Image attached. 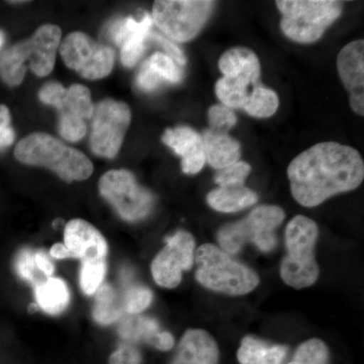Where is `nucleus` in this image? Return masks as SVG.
<instances>
[{
  "mask_svg": "<svg viewBox=\"0 0 364 364\" xmlns=\"http://www.w3.org/2000/svg\"><path fill=\"white\" fill-rule=\"evenodd\" d=\"M95 105L91 102L90 91L85 86L74 85L67 90L65 105L61 114H73L86 121L92 117Z\"/></svg>",
  "mask_w": 364,
  "mask_h": 364,
  "instance_id": "27",
  "label": "nucleus"
},
{
  "mask_svg": "<svg viewBox=\"0 0 364 364\" xmlns=\"http://www.w3.org/2000/svg\"><path fill=\"white\" fill-rule=\"evenodd\" d=\"M119 334L131 341H144L158 350L168 351L173 347L174 338L169 332H161L153 318L136 316L127 318L119 327Z\"/></svg>",
  "mask_w": 364,
  "mask_h": 364,
  "instance_id": "18",
  "label": "nucleus"
},
{
  "mask_svg": "<svg viewBox=\"0 0 364 364\" xmlns=\"http://www.w3.org/2000/svg\"><path fill=\"white\" fill-rule=\"evenodd\" d=\"M287 350L284 345H270L246 336L242 340L237 358L241 364H282Z\"/></svg>",
  "mask_w": 364,
  "mask_h": 364,
  "instance_id": "23",
  "label": "nucleus"
},
{
  "mask_svg": "<svg viewBox=\"0 0 364 364\" xmlns=\"http://www.w3.org/2000/svg\"><path fill=\"white\" fill-rule=\"evenodd\" d=\"M14 155L25 164L51 169L67 182L85 181L93 172L92 163L83 153L48 134L26 136L16 145Z\"/></svg>",
  "mask_w": 364,
  "mask_h": 364,
  "instance_id": "2",
  "label": "nucleus"
},
{
  "mask_svg": "<svg viewBox=\"0 0 364 364\" xmlns=\"http://www.w3.org/2000/svg\"><path fill=\"white\" fill-rule=\"evenodd\" d=\"M280 28L289 39L314 43L322 37L342 13V2L335 0H279Z\"/></svg>",
  "mask_w": 364,
  "mask_h": 364,
  "instance_id": "6",
  "label": "nucleus"
},
{
  "mask_svg": "<svg viewBox=\"0 0 364 364\" xmlns=\"http://www.w3.org/2000/svg\"><path fill=\"white\" fill-rule=\"evenodd\" d=\"M256 193L245 186H220L210 191L207 202L214 210L221 213H235L257 203Z\"/></svg>",
  "mask_w": 364,
  "mask_h": 364,
  "instance_id": "21",
  "label": "nucleus"
},
{
  "mask_svg": "<svg viewBox=\"0 0 364 364\" xmlns=\"http://www.w3.org/2000/svg\"><path fill=\"white\" fill-rule=\"evenodd\" d=\"M35 263L36 267L39 268L46 277H52L55 269L54 265H53L52 261L50 260L49 256H47L44 251H37V252H35Z\"/></svg>",
  "mask_w": 364,
  "mask_h": 364,
  "instance_id": "40",
  "label": "nucleus"
},
{
  "mask_svg": "<svg viewBox=\"0 0 364 364\" xmlns=\"http://www.w3.org/2000/svg\"><path fill=\"white\" fill-rule=\"evenodd\" d=\"M219 347L210 333L188 329L179 342L170 364H218Z\"/></svg>",
  "mask_w": 364,
  "mask_h": 364,
  "instance_id": "17",
  "label": "nucleus"
},
{
  "mask_svg": "<svg viewBox=\"0 0 364 364\" xmlns=\"http://www.w3.org/2000/svg\"><path fill=\"white\" fill-rule=\"evenodd\" d=\"M165 247L152 261L151 272L158 286L176 289L182 279V272L195 264L196 240L193 235L179 230L165 239Z\"/></svg>",
  "mask_w": 364,
  "mask_h": 364,
  "instance_id": "12",
  "label": "nucleus"
},
{
  "mask_svg": "<svg viewBox=\"0 0 364 364\" xmlns=\"http://www.w3.org/2000/svg\"><path fill=\"white\" fill-rule=\"evenodd\" d=\"M107 269V260L82 263L80 270V287L86 296H92L97 293L104 282Z\"/></svg>",
  "mask_w": 364,
  "mask_h": 364,
  "instance_id": "29",
  "label": "nucleus"
},
{
  "mask_svg": "<svg viewBox=\"0 0 364 364\" xmlns=\"http://www.w3.org/2000/svg\"><path fill=\"white\" fill-rule=\"evenodd\" d=\"M9 123H11V114L9 109L4 105H0V131L9 127Z\"/></svg>",
  "mask_w": 364,
  "mask_h": 364,
  "instance_id": "42",
  "label": "nucleus"
},
{
  "mask_svg": "<svg viewBox=\"0 0 364 364\" xmlns=\"http://www.w3.org/2000/svg\"><path fill=\"white\" fill-rule=\"evenodd\" d=\"M318 228L305 215H296L286 229L287 255L280 265V277L287 286L296 289L313 286L318 277L315 246Z\"/></svg>",
  "mask_w": 364,
  "mask_h": 364,
  "instance_id": "5",
  "label": "nucleus"
},
{
  "mask_svg": "<svg viewBox=\"0 0 364 364\" xmlns=\"http://www.w3.org/2000/svg\"><path fill=\"white\" fill-rule=\"evenodd\" d=\"M205 161L213 168L221 170L239 161L240 144L228 135L207 130L202 136Z\"/></svg>",
  "mask_w": 364,
  "mask_h": 364,
  "instance_id": "20",
  "label": "nucleus"
},
{
  "mask_svg": "<svg viewBox=\"0 0 364 364\" xmlns=\"http://www.w3.org/2000/svg\"><path fill=\"white\" fill-rule=\"evenodd\" d=\"M90 146L95 154L114 158L119 152L129 124L130 107L124 102L102 100L93 109Z\"/></svg>",
  "mask_w": 364,
  "mask_h": 364,
  "instance_id": "10",
  "label": "nucleus"
},
{
  "mask_svg": "<svg viewBox=\"0 0 364 364\" xmlns=\"http://www.w3.org/2000/svg\"><path fill=\"white\" fill-rule=\"evenodd\" d=\"M251 172L248 163L238 161L220 170L215 176V183L220 186H244Z\"/></svg>",
  "mask_w": 364,
  "mask_h": 364,
  "instance_id": "31",
  "label": "nucleus"
},
{
  "mask_svg": "<svg viewBox=\"0 0 364 364\" xmlns=\"http://www.w3.org/2000/svg\"><path fill=\"white\" fill-rule=\"evenodd\" d=\"M61 30L56 26H41L31 39L7 50L0 58V75L6 85H21L26 71V63L38 76L51 73L61 42Z\"/></svg>",
  "mask_w": 364,
  "mask_h": 364,
  "instance_id": "4",
  "label": "nucleus"
},
{
  "mask_svg": "<svg viewBox=\"0 0 364 364\" xmlns=\"http://www.w3.org/2000/svg\"><path fill=\"white\" fill-rule=\"evenodd\" d=\"M210 131L215 133L227 134L237 123V117L232 109L225 105H214L208 112Z\"/></svg>",
  "mask_w": 364,
  "mask_h": 364,
  "instance_id": "33",
  "label": "nucleus"
},
{
  "mask_svg": "<svg viewBox=\"0 0 364 364\" xmlns=\"http://www.w3.org/2000/svg\"><path fill=\"white\" fill-rule=\"evenodd\" d=\"M4 33H2L1 32H0V48L2 47V45H4Z\"/></svg>",
  "mask_w": 364,
  "mask_h": 364,
  "instance_id": "43",
  "label": "nucleus"
},
{
  "mask_svg": "<svg viewBox=\"0 0 364 364\" xmlns=\"http://www.w3.org/2000/svg\"><path fill=\"white\" fill-rule=\"evenodd\" d=\"M163 143L181 157V169L186 174H196L205 164L202 136L189 127H177L165 131Z\"/></svg>",
  "mask_w": 364,
  "mask_h": 364,
  "instance_id": "16",
  "label": "nucleus"
},
{
  "mask_svg": "<svg viewBox=\"0 0 364 364\" xmlns=\"http://www.w3.org/2000/svg\"><path fill=\"white\" fill-rule=\"evenodd\" d=\"M60 54L69 68L90 80L105 77L114 67V50L83 33H70L60 46Z\"/></svg>",
  "mask_w": 364,
  "mask_h": 364,
  "instance_id": "11",
  "label": "nucleus"
},
{
  "mask_svg": "<svg viewBox=\"0 0 364 364\" xmlns=\"http://www.w3.org/2000/svg\"><path fill=\"white\" fill-rule=\"evenodd\" d=\"M67 90L63 85L57 82H51L46 85L39 93L40 100L44 104L53 105V107L62 111L65 105Z\"/></svg>",
  "mask_w": 364,
  "mask_h": 364,
  "instance_id": "36",
  "label": "nucleus"
},
{
  "mask_svg": "<svg viewBox=\"0 0 364 364\" xmlns=\"http://www.w3.org/2000/svg\"><path fill=\"white\" fill-rule=\"evenodd\" d=\"M329 349L322 340H306L296 349L291 363L287 364H328Z\"/></svg>",
  "mask_w": 364,
  "mask_h": 364,
  "instance_id": "28",
  "label": "nucleus"
},
{
  "mask_svg": "<svg viewBox=\"0 0 364 364\" xmlns=\"http://www.w3.org/2000/svg\"><path fill=\"white\" fill-rule=\"evenodd\" d=\"M64 246L67 258L81 262L107 260L109 246L102 234L85 220L74 219L67 223L64 230Z\"/></svg>",
  "mask_w": 364,
  "mask_h": 364,
  "instance_id": "13",
  "label": "nucleus"
},
{
  "mask_svg": "<svg viewBox=\"0 0 364 364\" xmlns=\"http://www.w3.org/2000/svg\"><path fill=\"white\" fill-rule=\"evenodd\" d=\"M98 188L100 195L126 221L135 222L147 217L154 205V196L142 188L128 170L107 172L100 178Z\"/></svg>",
  "mask_w": 364,
  "mask_h": 364,
  "instance_id": "9",
  "label": "nucleus"
},
{
  "mask_svg": "<svg viewBox=\"0 0 364 364\" xmlns=\"http://www.w3.org/2000/svg\"><path fill=\"white\" fill-rule=\"evenodd\" d=\"M284 217V210L277 205H259L242 221L221 228L218 242L230 255L238 253L247 243H253L262 252H270L277 245L274 230Z\"/></svg>",
  "mask_w": 364,
  "mask_h": 364,
  "instance_id": "7",
  "label": "nucleus"
},
{
  "mask_svg": "<svg viewBox=\"0 0 364 364\" xmlns=\"http://www.w3.org/2000/svg\"><path fill=\"white\" fill-rule=\"evenodd\" d=\"M153 294L145 287H134L126 291L123 310L130 315H138L152 303Z\"/></svg>",
  "mask_w": 364,
  "mask_h": 364,
  "instance_id": "30",
  "label": "nucleus"
},
{
  "mask_svg": "<svg viewBox=\"0 0 364 364\" xmlns=\"http://www.w3.org/2000/svg\"><path fill=\"white\" fill-rule=\"evenodd\" d=\"M14 265H16V273L21 279L36 284L35 252H33L31 249H23L16 256Z\"/></svg>",
  "mask_w": 364,
  "mask_h": 364,
  "instance_id": "35",
  "label": "nucleus"
},
{
  "mask_svg": "<svg viewBox=\"0 0 364 364\" xmlns=\"http://www.w3.org/2000/svg\"><path fill=\"white\" fill-rule=\"evenodd\" d=\"M252 85L242 77H223L215 85V95L223 105L231 109H243L249 97V86Z\"/></svg>",
  "mask_w": 364,
  "mask_h": 364,
  "instance_id": "24",
  "label": "nucleus"
},
{
  "mask_svg": "<svg viewBox=\"0 0 364 364\" xmlns=\"http://www.w3.org/2000/svg\"><path fill=\"white\" fill-rule=\"evenodd\" d=\"M109 364H142V355L133 345L122 344L109 356Z\"/></svg>",
  "mask_w": 364,
  "mask_h": 364,
  "instance_id": "37",
  "label": "nucleus"
},
{
  "mask_svg": "<svg viewBox=\"0 0 364 364\" xmlns=\"http://www.w3.org/2000/svg\"><path fill=\"white\" fill-rule=\"evenodd\" d=\"M219 68L225 77H242L257 85L260 76V62L255 53L248 48L236 47L222 55Z\"/></svg>",
  "mask_w": 364,
  "mask_h": 364,
  "instance_id": "19",
  "label": "nucleus"
},
{
  "mask_svg": "<svg viewBox=\"0 0 364 364\" xmlns=\"http://www.w3.org/2000/svg\"><path fill=\"white\" fill-rule=\"evenodd\" d=\"M214 6L207 0H159L153 6L152 20L171 39L188 42L200 32Z\"/></svg>",
  "mask_w": 364,
  "mask_h": 364,
  "instance_id": "8",
  "label": "nucleus"
},
{
  "mask_svg": "<svg viewBox=\"0 0 364 364\" xmlns=\"http://www.w3.org/2000/svg\"><path fill=\"white\" fill-rule=\"evenodd\" d=\"M149 39L154 41L160 47H162L164 51L166 52L167 56L170 57L174 62H176L177 64L186 65V56H184L181 50L176 45H174L173 43L170 42L166 38L162 37L159 33L152 32L150 33Z\"/></svg>",
  "mask_w": 364,
  "mask_h": 364,
  "instance_id": "39",
  "label": "nucleus"
},
{
  "mask_svg": "<svg viewBox=\"0 0 364 364\" xmlns=\"http://www.w3.org/2000/svg\"><path fill=\"white\" fill-rule=\"evenodd\" d=\"M59 131L65 140L77 142L85 136L87 127L85 119L64 112L60 117Z\"/></svg>",
  "mask_w": 364,
  "mask_h": 364,
  "instance_id": "34",
  "label": "nucleus"
},
{
  "mask_svg": "<svg viewBox=\"0 0 364 364\" xmlns=\"http://www.w3.org/2000/svg\"><path fill=\"white\" fill-rule=\"evenodd\" d=\"M14 140V132L11 127L2 129L0 131V147H7L11 145Z\"/></svg>",
  "mask_w": 364,
  "mask_h": 364,
  "instance_id": "41",
  "label": "nucleus"
},
{
  "mask_svg": "<svg viewBox=\"0 0 364 364\" xmlns=\"http://www.w3.org/2000/svg\"><path fill=\"white\" fill-rule=\"evenodd\" d=\"M93 318L102 325H109L116 322L123 315V306L117 305L116 293L112 286L102 284L97 291Z\"/></svg>",
  "mask_w": 364,
  "mask_h": 364,
  "instance_id": "25",
  "label": "nucleus"
},
{
  "mask_svg": "<svg viewBox=\"0 0 364 364\" xmlns=\"http://www.w3.org/2000/svg\"><path fill=\"white\" fill-rule=\"evenodd\" d=\"M153 20L145 14L142 21L133 18L117 21L112 28V39L121 47V61L124 66H135L142 56L146 48V41L149 39Z\"/></svg>",
  "mask_w": 364,
  "mask_h": 364,
  "instance_id": "15",
  "label": "nucleus"
},
{
  "mask_svg": "<svg viewBox=\"0 0 364 364\" xmlns=\"http://www.w3.org/2000/svg\"><path fill=\"white\" fill-rule=\"evenodd\" d=\"M337 68L349 92L350 107L358 116H364V41L358 40L342 48L337 57Z\"/></svg>",
  "mask_w": 364,
  "mask_h": 364,
  "instance_id": "14",
  "label": "nucleus"
},
{
  "mask_svg": "<svg viewBox=\"0 0 364 364\" xmlns=\"http://www.w3.org/2000/svg\"><path fill=\"white\" fill-rule=\"evenodd\" d=\"M147 62L162 80L168 81L171 83L181 82V72L176 66V62L167 56L166 54L155 53Z\"/></svg>",
  "mask_w": 364,
  "mask_h": 364,
  "instance_id": "32",
  "label": "nucleus"
},
{
  "mask_svg": "<svg viewBox=\"0 0 364 364\" xmlns=\"http://www.w3.org/2000/svg\"><path fill=\"white\" fill-rule=\"evenodd\" d=\"M279 105V97L274 91L257 85L249 95L243 109L252 117H269L275 114Z\"/></svg>",
  "mask_w": 364,
  "mask_h": 364,
  "instance_id": "26",
  "label": "nucleus"
},
{
  "mask_svg": "<svg viewBox=\"0 0 364 364\" xmlns=\"http://www.w3.org/2000/svg\"><path fill=\"white\" fill-rule=\"evenodd\" d=\"M33 287L37 305L45 313L58 315L66 310L70 294L63 279L47 277L44 282H36Z\"/></svg>",
  "mask_w": 364,
  "mask_h": 364,
  "instance_id": "22",
  "label": "nucleus"
},
{
  "mask_svg": "<svg viewBox=\"0 0 364 364\" xmlns=\"http://www.w3.org/2000/svg\"><path fill=\"white\" fill-rule=\"evenodd\" d=\"M294 200L314 208L339 193L353 191L364 178L358 151L337 142L316 144L298 155L287 168Z\"/></svg>",
  "mask_w": 364,
  "mask_h": 364,
  "instance_id": "1",
  "label": "nucleus"
},
{
  "mask_svg": "<svg viewBox=\"0 0 364 364\" xmlns=\"http://www.w3.org/2000/svg\"><path fill=\"white\" fill-rule=\"evenodd\" d=\"M196 279L210 291L243 296L259 284L257 273L213 244H203L195 254Z\"/></svg>",
  "mask_w": 364,
  "mask_h": 364,
  "instance_id": "3",
  "label": "nucleus"
},
{
  "mask_svg": "<svg viewBox=\"0 0 364 364\" xmlns=\"http://www.w3.org/2000/svg\"><path fill=\"white\" fill-rule=\"evenodd\" d=\"M162 81V79L160 78L156 72L153 70L152 67L148 64L147 61L143 64L138 75H136V85H138L141 90L145 91L156 90Z\"/></svg>",
  "mask_w": 364,
  "mask_h": 364,
  "instance_id": "38",
  "label": "nucleus"
}]
</instances>
